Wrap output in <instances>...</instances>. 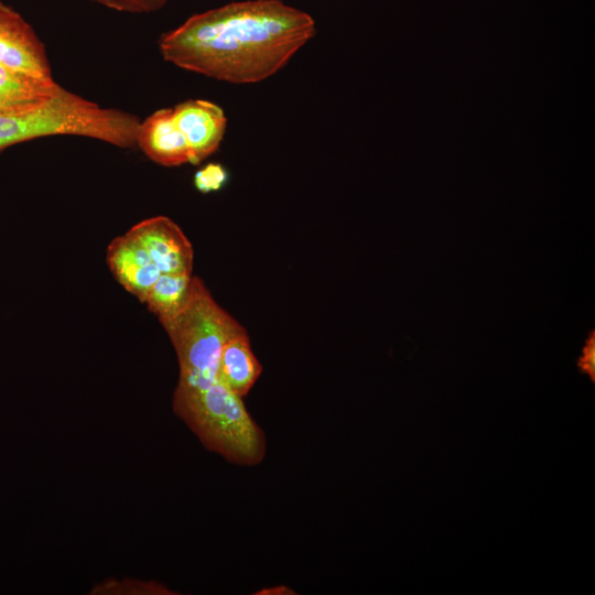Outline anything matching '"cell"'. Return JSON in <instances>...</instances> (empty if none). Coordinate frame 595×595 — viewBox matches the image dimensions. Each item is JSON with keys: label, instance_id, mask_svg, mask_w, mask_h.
Here are the masks:
<instances>
[{"label": "cell", "instance_id": "obj_13", "mask_svg": "<svg viewBox=\"0 0 595 595\" xmlns=\"http://www.w3.org/2000/svg\"><path fill=\"white\" fill-rule=\"evenodd\" d=\"M130 585L132 587H128L127 582H105L102 584H98L94 588V594L97 593H112L113 591H118L116 593H121L122 591H127L126 593L130 594V591H134V594H171L163 585L151 583V582H141V581H130Z\"/></svg>", "mask_w": 595, "mask_h": 595}, {"label": "cell", "instance_id": "obj_5", "mask_svg": "<svg viewBox=\"0 0 595 595\" xmlns=\"http://www.w3.org/2000/svg\"><path fill=\"white\" fill-rule=\"evenodd\" d=\"M0 65L37 78L53 79L43 42L17 11L1 1Z\"/></svg>", "mask_w": 595, "mask_h": 595}, {"label": "cell", "instance_id": "obj_12", "mask_svg": "<svg viewBox=\"0 0 595 595\" xmlns=\"http://www.w3.org/2000/svg\"><path fill=\"white\" fill-rule=\"evenodd\" d=\"M228 180L227 170L219 163H208L194 175V186L201 193L219 191Z\"/></svg>", "mask_w": 595, "mask_h": 595}, {"label": "cell", "instance_id": "obj_2", "mask_svg": "<svg viewBox=\"0 0 595 595\" xmlns=\"http://www.w3.org/2000/svg\"><path fill=\"white\" fill-rule=\"evenodd\" d=\"M136 115L100 107L65 88L28 110L0 115V151L52 136H78L129 149L134 144Z\"/></svg>", "mask_w": 595, "mask_h": 595}, {"label": "cell", "instance_id": "obj_6", "mask_svg": "<svg viewBox=\"0 0 595 595\" xmlns=\"http://www.w3.org/2000/svg\"><path fill=\"white\" fill-rule=\"evenodd\" d=\"M127 232L140 242L161 273H192V244L169 217L144 219Z\"/></svg>", "mask_w": 595, "mask_h": 595}, {"label": "cell", "instance_id": "obj_7", "mask_svg": "<svg viewBox=\"0 0 595 595\" xmlns=\"http://www.w3.org/2000/svg\"><path fill=\"white\" fill-rule=\"evenodd\" d=\"M176 126L190 151V163L198 164L219 148L225 136L227 118L216 104L188 99L172 108Z\"/></svg>", "mask_w": 595, "mask_h": 595}, {"label": "cell", "instance_id": "obj_17", "mask_svg": "<svg viewBox=\"0 0 595 595\" xmlns=\"http://www.w3.org/2000/svg\"><path fill=\"white\" fill-rule=\"evenodd\" d=\"M256 595H295L296 592H293L292 588L285 585H275L268 588H262L259 592L255 593Z\"/></svg>", "mask_w": 595, "mask_h": 595}, {"label": "cell", "instance_id": "obj_16", "mask_svg": "<svg viewBox=\"0 0 595 595\" xmlns=\"http://www.w3.org/2000/svg\"><path fill=\"white\" fill-rule=\"evenodd\" d=\"M580 372L589 377L592 382L595 381V332H589L582 351L576 361Z\"/></svg>", "mask_w": 595, "mask_h": 595}, {"label": "cell", "instance_id": "obj_15", "mask_svg": "<svg viewBox=\"0 0 595 595\" xmlns=\"http://www.w3.org/2000/svg\"><path fill=\"white\" fill-rule=\"evenodd\" d=\"M46 100L48 99L24 96L0 87V115L28 110Z\"/></svg>", "mask_w": 595, "mask_h": 595}, {"label": "cell", "instance_id": "obj_11", "mask_svg": "<svg viewBox=\"0 0 595 595\" xmlns=\"http://www.w3.org/2000/svg\"><path fill=\"white\" fill-rule=\"evenodd\" d=\"M192 273H161L148 292L144 304L159 320L175 314L187 299Z\"/></svg>", "mask_w": 595, "mask_h": 595}, {"label": "cell", "instance_id": "obj_3", "mask_svg": "<svg viewBox=\"0 0 595 595\" xmlns=\"http://www.w3.org/2000/svg\"><path fill=\"white\" fill-rule=\"evenodd\" d=\"M160 322L177 355L180 378L175 390L181 391L201 390L216 382L224 345L246 331L197 277L192 278L183 306Z\"/></svg>", "mask_w": 595, "mask_h": 595}, {"label": "cell", "instance_id": "obj_14", "mask_svg": "<svg viewBox=\"0 0 595 595\" xmlns=\"http://www.w3.org/2000/svg\"><path fill=\"white\" fill-rule=\"evenodd\" d=\"M106 8L128 13H150L160 10L167 0H90Z\"/></svg>", "mask_w": 595, "mask_h": 595}, {"label": "cell", "instance_id": "obj_10", "mask_svg": "<svg viewBox=\"0 0 595 595\" xmlns=\"http://www.w3.org/2000/svg\"><path fill=\"white\" fill-rule=\"evenodd\" d=\"M261 372L262 366L251 349L246 331L224 345L218 360L217 381L231 392L244 398Z\"/></svg>", "mask_w": 595, "mask_h": 595}, {"label": "cell", "instance_id": "obj_1", "mask_svg": "<svg viewBox=\"0 0 595 595\" xmlns=\"http://www.w3.org/2000/svg\"><path fill=\"white\" fill-rule=\"evenodd\" d=\"M315 33V21L304 11L281 0H247L190 17L158 45L180 68L252 84L279 72Z\"/></svg>", "mask_w": 595, "mask_h": 595}, {"label": "cell", "instance_id": "obj_8", "mask_svg": "<svg viewBox=\"0 0 595 595\" xmlns=\"http://www.w3.org/2000/svg\"><path fill=\"white\" fill-rule=\"evenodd\" d=\"M136 145L153 162L164 166L190 163L186 140L176 126L172 108H162L140 121Z\"/></svg>", "mask_w": 595, "mask_h": 595}, {"label": "cell", "instance_id": "obj_4", "mask_svg": "<svg viewBox=\"0 0 595 595\" xmlns=\"http://www.w3.org/2000/svg\"><path fill=\"white\" fill-rule=\"evenodd\" d=\"M173 411L208 451L240 466L262 462L267 445L263 430L242 398L219 381L201 390H175Z\"/></svg>", "mask_w": 595, "mask_h": 595}, {"label": "cell", "instance_id": "obj_9", "mask_svg": "<svg viewBox=\"0 0 595 595\" xmlns=\"http://www.w3.org/2000/svg\"><path fill=\"white\" fill-rule=\"evenodd\" d=\"M107 262L117 281L142 303L161 274L145 249L128 232L110 242Z\"/></svg>", "mask_w": 595, "mask_h": 595}]
</instances>
